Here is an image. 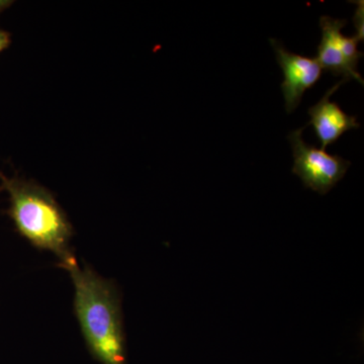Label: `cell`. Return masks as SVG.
Here are the masks:
<instances>
[{"label":"cell","instance_id":"6da1fadb","mask_svg":"<svg viewBox=\"0 0 364 364\" xmlns=\"http://www.w3.org/2000/svg\"><path fill=\"white\" fill-rule=\"evenodd\" d=\"M60 267L70 273L75 294L74 310L91 355L102 364H127L121 301L116 287L75 257Z\"/></svg>","mask_w":364,"mask_h":364},{"label":"cell","instance_id":"7a4b0ae2","mask_svg":"<svg viewBox=\"0 0 364 364\" xmlns=\"http://www.w3.org/2000/svg\"><path fill=\"white\" fill-rule=\"evenodd\" d=\"M0 179L9 193L11 215L18 232L36 247L56 254L60 264L73 258L70 222L49 191L36 182L9 179L1 173Z\"/></svg>","mask_w":364,"mask_h":364},{"label":"cell","instance_id":"3957f363","mask_svg":"<svg viewBox=\"0 0 364 364\" xmlns=\"http://www.w3.org/2000/svg\"><path fill=\"white\" fill-rule=\"evenodd\" d=\"M304 129L305 127L287 136L293 149V173L301 179L305 188L326 195L343 178L351 162L308 145L303 139Z\"/></svg>","mask_w":364,"mask_h":364},{"label":"cell","instance_id":"277c9868","mask_svg":"<svg viewBox=\"0 0 364 364\" xmlns=\"http://www.w3.org/2000/svg\"><path fill=\"white\" fill-rule=\"evenodd\" d=\"M346 23V20L321 16L322 39L318 46L316 59L323 71L330 72L334 76H342L346 81L355 79L363 85V79L358 71V61L363 54L358 51L359 40L355 36L342 35V28Z\"/></svg>","mask_w":364,"mask_h":364},{"label":"cell","instance_id":"5b68a950","mask_svg":"<svg viewBox=\"0 0 364 364\" xmlns=\"http://www.w3.org/2000/svg\"><path fill=\"white\" fill-rule=\"evenodd\" d=\"M269 42L277 55V63L284 72L282 90L287 112L291 114L301 104L304 93L320 80L323 69L317 59L294 54L287 50L279 40L270 39Z\"/></svg>","mask_w":364,"mask_h":364},{"label":"cell","instance_id":"8992f818","mask_svg":"<svg viewBox=\"0 0 364 364\" xmlns=\"http://www.w3.org/2000/svg\"><path fill=\"white\" fill-rule=\"evenodd\" d=\"M346 82L348 81L342 79L326 92L317 105L309 109L311 121L308 126L312 124L315 129L318 140L322 144V150L337 142L347 131L360 128L355 116H349L336 102H330L332 93Z\"/></svg>","mask_w":364,"mask_h":364},{"label":"cell","instance_id":"52a82bcc","mask_svg":"<svg viewBox=\"0 0 364 364\" xmlns=\"http://www.w3.org/2000/svg\"><path fill=\"white\" fill-rule=\"evenodd\" d=\"M353 2L354 4H358V9H356L355 14L353 16V23L356 28L355 37L360 42V41H363V1Z\"/></svg>","mask_w":364,"mask_h":364},{"label":"cell","instance_id":"ba28073f","mask_svg":"<svg viewBox=\"0 0 364 364\" xmlns=\"http://www.w3.org/2000/svg\"><path fill=\"white\" fill-rule=\"evenodd\" d=\"M11 44V36L9 33L0 30V52L4 51Z\"/></svg>","mask_w":364,"mask_h":364},{"label":"cell","instance_id":"9c48e42d","mask_svg":"<svg viewBox=\"0 0 364 364\" xmlns=\"http://www.w3.org/2000/svg\"><path fill=\"white\" fill-rule=\"evenodd\" d=\"M11 4V2L9 1H0V11H4V9H6Z\"/></svg>","mask_w":364,"mask_h":364}]
</instances>
